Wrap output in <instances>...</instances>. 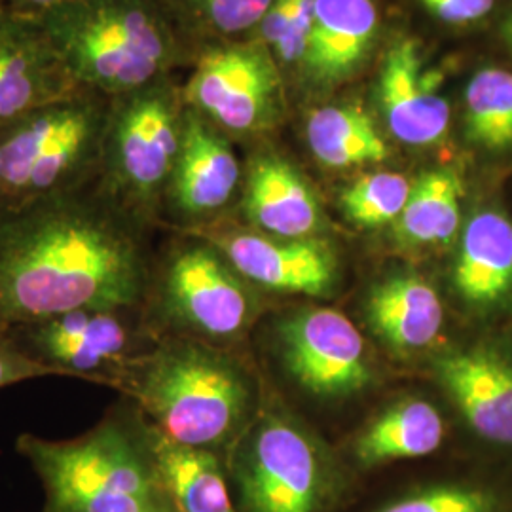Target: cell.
Here are the masks:
<instances>
[{
  "instance_id": "cell-21",
  "label": "cell",
  "mask_w": 512,
  "mask_h": 512,
  "mask_svg": "<svg viewBox=\"0 0 512 512\" xmlns=\"http://www.w3.org/2000/svg\"><path fill=\"white\" fill-rule=\"evenodd\" d=\"M454 285L461 298L476 306L490 308L512 293V222L497 211H480L467 222Z\"/></svg>"
},
{
  "instance_id": "cell-16",
  "label": "cell",
  "mask_w": 512,
  "mask_h": 512,
  "mask_svg": "<svg viewBox=\"0 0 512 512\" xmlns=\"http://www.w3.org/2000/svg\"><path fill=\"white\" fill-rule=\"evenodd\" d=\"M437 374L480 439L512 446V363L492 349H461L437 361Z\"/></svg>"
},
{
  "instance_id": "cell-25",
  "label": "cell",
  "mask_w": 512,
  "mask_h": 512,
  "mask_svg": "<svg viewBox=\"0 0 512 512\" xmlns=\"http://www.w3.org/2000/svg\"><path fill=\"white\" fill-rule=\"evenodd\" d=\"M465 133L488 150L512 147V73L488 67L471 78L465 90Z\"/></svg>"
},
{
  "instance_id": "cell-20",
  "label": "cell",
  "mask_w": 512,
  "mask_h": 512,
  "mask_svg": "<svg viewBox=\"0 0 512 512\" xmlns=\"http://www.w3.org/2000/svg\"><path fill=\"white\" fill-rule=\"evenodd\" d=\"M156 475L177 512H239L220 454L190 448L164 437L148 423Z\"/></svg>"
},
{
  "instance_id": "cell-8",
  "label": "cell",
  "mask_w": 512,
  "mask_h": 512,
  "mask_svg": "<svg viewBox=\"0 0 512 512\" xmlns=\"http://www.w3.org/2000/svg\"><path fill=\"white\" fill-rule=\"evenodd\" d=\"M183 92L165 78L110 99L97 175L99 190L147 226L154 219L183 143Z\"/></svg>"
},
{
  "instance_id": "cell-29",
  "label": "cell",
  "mask_w": 512,
  "mask_h": 512,
  "mask_svg": "<svg viewBox=\"0 0 512 512\" xmlns=\"http://www.w3.org/2000/svg\"><path fill=\"white\" fill-rule=\"evenodd\" d=\"M275 0H175L188 19L213 35L232 37L262 23Z\"/></svg>"
},
{
  "instance_id": "cell-22",
  "label": "cell",
  "mask_w": 512,
  "mask_h": 512,
  "mask_svg": "<svg viewBox=\"0 0 512 512\" xmlns=\"http://www.w3.org/2000/svg\"><path fill=\"white\" fill-rule=\"evenodd\" d=\"M439 410L421 399L389 406L355 440L353 454L363 469L403 459H420L437 452L444 440Z\"/></svg>"
},
{
  "instance_id": "cell-30",
  "label": "cell",
  "mask_w": 512,
  "mask_h": 512,
  "mask_svg": "<svg viewBox=\"0 0 512 512\" xmlns=\"http://www.w3.org/2000/svg\"><path fill=\"white\" fill-rule=\"evenodd\" d=\"M46 376H55V374L46 366L38 365L33 359H29L18 348L10 332L0 329V389L19 384V382H27V380L46 378Z\"/></svg>"
},
{
  "instance_id": "cell-32",
  "label": "cell",
  "mask_w": 512,
  "mask_h": 512,
  "mask_svg": "<svg viewBox=\"0 0 512 512\" xmlns=\"http://www.w3.org/2000/svg\"><path fill=\"white\" fill-rule=\"evenodd\" d=\"M65 2L67 0H0V4L4 8L21 14V16H29V18H38Z\"/></svg>"
},
{
  "instance_id": "cell-1",
  "label": "cell",
  "mask_w": 512,
  "mask_h": 512,
  "mask_svg": "<svg viewBox=\"0 0 512 512\" xmlns=\"http://www.w3.org/2000/svg\"><path fill=\"white\" fill-rule=\"evenodd\" d=\"M145 224L99 190L0 213V329L93 306H141Z\"/></svg>"
},
{
  "instance_id": "cell-31",
  "label": "cell",
  "mask_w": 512,
  "mask_h": 512,
  "mask_svg": "<svg viewBox=\"0 0 512 512\" xmlns=\"http://www.w3.org/2000/svg\"><path fill=\"white\" fill-rule=\"evenodd\" d=\"M421 4L446 23H473L494 10L495 0H420Z\"/></svg>"
},
{
  "instance_id": "cell-19",
  "label": "cell",
  "mask_w": 512,
  "mask_h": 512,
  "mask_svg": "<svg viewBox=\"0 0 512 512\" xmlns=\"http://www.w3.org/2000/svg\"><path fill=\"white\" fill-rule=\"evenodd\" d=\"M378 10L372 0H315L304 63L317 82L355 73L372 48Z\"/></svg>"
},
{
  "instance_id": "cell-9",
  "label": "cell",
  "mask_w": 512,
  "mask_h": 512,
  "mask_svg": "<svg viewBox=\"0 0 512 512\" xmlns=\"http://www.w3.org/2000/svg\"><path fill=\"white\" fill-rule=\"evenodd\" d=\"M18 348L55 376L116 391L133 366L158 344L141 306H93L8 327Z\"/></svg>"
},
{
  "instance_id": "cell-15",
  "label": "cell",
  "mask_w": 512,
  "mask_h": 512,
  "mask_svg": "<svg viewBox=\"0 0 512 512\" xmlns=\"http://www.w3.org/2000/svg\"><path fill=\"white\" fill-rule=\"evenodd\" d=\"M435 90V76L421 69L418 44L397 40L385 55L378 93L387 128L404 145L429 147L446 137L450 107Z\"/></svg>"
},
{
  "instance_id": "cell-5",
  "label": "cell",
  "mask_w": 512,
  "mask_h": 512,
  "mask_svg": "<svg viewBox=\"0 0 512 512\" xmlns=\"http://www.w3.org/2000/svg\"><path fill=\"white\" fill-rule=\"evenodd\" d=\"M110 99L82 90L0 126V213L97 181Z\"/></svg>"
},
{
  "instance_id": "cell-14",
  "label": "cell",
  "mask_w": 512,
  "mask_h": 512,
  "mask_svg": "<svg viewBox=\"0 0 512 512\" xmlns=\"http://www.w3.org/2000/svg\"><path fill=\"white\" fill-rule=\"evenodd\" d=\"M241 165L226 135L196 110L184 112L183 143L165 190L164 203L186 222L202 228L234 200Z\"/></svg>"
},
{
  "instance_id": "cell-12",
  "label": "cell",
  "mask_w": 512,
  "mask_h": 512,
  "mask_svg": "<svg viewBox=\"0 0 512 512\" xmlns=\"http://www.w3.org/2000/svg\"><path fill=\"white\" fill-rule=\"evenodd\" d=\"M190 234L213 243L251 287L306 296H329L336 289L338 260L319 239H281L226 226Z\"/></svg>"
},
{
  "instance_id": "cell-7",
  "label": "cell",
  "mask_w": 512,
  "mask_h": 512,
  "mask_svg": "<svg viewBox=\"0 0 512 512\" xmlns=\"http://www.w3.org/2000/svg\"><path fill=\"white\" fill-rule=\"evenodd\" d=\"M239 512H330L346 480L325 444L294 421H251L224 458Z\"/></svg>"
},
{
  "instance_id": "cell-17",
  "label": "cell",
  "mask_w": 512,
  "mask_h": 512,
  "mask_svg": "<svg viewBox=\"0 0 512 512\" xmlns=\"http://www.w3.org/2000/svg\"><path fill=\"white\" fill-rule=\"evenodd\" d=\"M243 211L264 234L281 239L311 238L323 222L310 186L274 156H258L249 167Z\"/></svg>"
},
{
  "instance_id": "cell-34",
  "label": "cell",
  "mask_w": 512,
  "mask_h": 512,
  "mask_svg": "<svg viewBox=\"0 0 512 512\" xmlns=\"http://www.w3.org/2000/svg\"><path fill=\"white\" fill-rule=\"evenodd\" d=\"M158 512H177L175 509H173V505L167 501V497H165V503L162 505V509Z\"/></svg>"
},
{
  "instance_id": "cell-4",
  "label": "cell",
  "mask_w": 512,
  "mask_h": 512,
  "mask_svg": "<svg viewBox=\"0 0 512 512\" xmlns=\"http://www.w3.org/2000/svg\"><path fill=\"white\" fill-rule=\"evenodd\" d=\"M35 19L76 84L109 97L162 80L179 55L160 0H67Z\"/></svg>"
},
{
  "instance_id": "cell-13",
  "label": "cell",
  "mask_w": 512,
  "mask_h": 512,
  "mask_svg": "<svg viewBox=\"0 0 512 512\" xmlns=\"http://www.w3.org/2000/svg\"><path fill=\"white\" fill-rule=\"evenodd\" d=\"M78 92L37 19L0 4V126Z\"/></svg>"
},
{
  "instance_id": "cell-3",
  "label": "cell",
  "mask_w": 512,
  "mask_h": 512,
  "mask_svg": "<svg viewBox=\"0 0 512 512\" xmlns=\"http://www.w3.org/2000/svg\"><path fill=\"white\" fill-rule=\"evenodd\" d=\"M120 395L164 437L226 458L251 423L253 385L217 346L164 338L133 366Z\"/></svg>"
},
{
  "instance_id": "cell-2",
  "label": "cell",
  "mask_w": 512,
  "mask_h": 512,
  "mask_svg": "<svg viewBox=\"0 0 512 512\" xmlns=\"http://www.w3.org/2000/svg\"><path fill=\"white\" fill-rule=\"evenodd\" d=\"M16 452L42 484V512H158L165 503L147 418L126 397L80 437L23 433Z\"/></svg>"
},
{
  "instance_id": "cell-24",
  "label": "cell",
  "mask_w": 512,
  "mask_h": 512,
  "mask_svg": "<svg viewBox=\"0 0 512 512\" xmlns=\"http://www.w3.org/2000/svg\"><path fill=\"white\" fill-rule=\"evenodd\" d=\"M308 143L313 156L327 167L346 169L378 164L389 148L365 112L355 107H325L311 112Z\"/></svg>"
},
{
  "instance_id": "cell-28",
  "label": "cell",
  "mask_w": 512,
  "mask_h": 512,
  "mask_svg": "<svg viewBox=\"0 0 512 512\" xmlns=\"http://www.w3.org/2000/svg\"><path fill=\"white\" fill-rule=\"evenodd\" d=\"M315 0H275L262 19L264 40L285 63L304 61L310 42Z\"/></svg>"
},
{
  "instance_id": "cell-11",
  "label": "cell",
  "mask_w": 512,
  "mask_h": 512,
  "mask_svg": "<svg viewBox=\"0 0 512 512\" xmlns=\"http://www.w3.org/2000/svg\"><path fill=\"white\" fill-rule=\"evenodd\" d=\"M279 344L296 384L315 397L344 399L372 382L365 340L340 311H296L281 323Z\"/></svg>"
},
{
  "instance_id": "cell-33",
  "label": "cell",
  "mask_w": 512,
  "mask_h": 512,
  "mask_svg": "<svg viewBox=\"0 0 512 512\" xmlns=\"http://www.w3.org/2000/svg\"><path fill=\"white\" fill-rule=\"evenodd\" d=\"M501 33H503V38H505L507 46L512 50V14L509 18L505 19V23H503V27H501Z\"/></svg>"
},
{
  "instance_id": "cell-23",
  "label": "cell",
  "mask_w": 512,
  "mask_h": 512,
  "mask_svg": "<svg viewBox=\"0 0 512 512\" xmlns=\"http://www.w3.org/2000/svg\"><path fill=\"white\" fill-rule=\"evenodd\" d=\"M463 183L452 169L423 173L412 184L403 215L397 220V236L410 247H444L459 232Z\"/></svg>"
},
{
  "instance_id": "cell-10",
  "label": "cell",
  "mask_w": 512,
  "mask_h": 512,
  "mask_svg": "<svg viewBox=\"0 0 512 512\" xmlns=\"http://www.w3.org/2000/svg\"><path fill=\"white\" fill-rule=\"evenodd\" d=\"M181 92L184 105L222 133H249L272 118L277 76L270 57L258 48L207 46Z\"/></svg>"
},
{
  "instance_id": "cell-26",
  "label": "cell",
  "mask_w": 512,
  "mask_h": 512,
  "mask_svg": "<svg viewBox=\"0 0 512 512\" xmlns=\"http://www.w3.org/2000/svg\"><path fill=\"white\" fill-rule=\"evenodd\" d=\"M412 192L401 173H372L351 184L342 194V207L351 222L363 228H380L397 222Z\"/></svg>"
},
{
  "instance_id": "cell-18",
  "label": "cell",
  "mask_w": 512,
  "mask_h": 512,
  "mask_svg": "<svg viewBox=\"0 0 512 512\" xmlns=\"http://www.w3.org/2000/svg\"><path fill=\"white\" fill-rule=\"evenodd\" d=\"M366 319L374 334L395 351H418L439 340L444 306L435 287L418 274H395L372 287Z\"/></svg>"
},
{
  "instance_id": "cell-6",
  "label": "cell",
  "mask_w": 512,
  "mask_h": 512,
  "mask_svg": "<svg viewBox=\"0 0 512 512\" xmlns=\"http://www.w3.org/2000/svg\"><path fill=\"white\" fill-rule=\"evenodd\" d=\"M141 311L156 340L184 338L222 348L249 329L255 298L213 243L188 234L158 270L150 266Z\"/></svg>"
},
{
  "instance_id": "cell-27",
  "label": "cell",
  "mask_w": 512,
  "mask_h": 512,
  "mask_svg": "<svg viewBox=\"0 0 512 512\" xmlns=\"http://www.w3.org/2000/svg\"><path fill=\"white\" fill-rule=\"evenodd\" d=\"M499 494L478 484L437 482L414 488L374 512H499Z\"/></svg>"
}]
</instances>
